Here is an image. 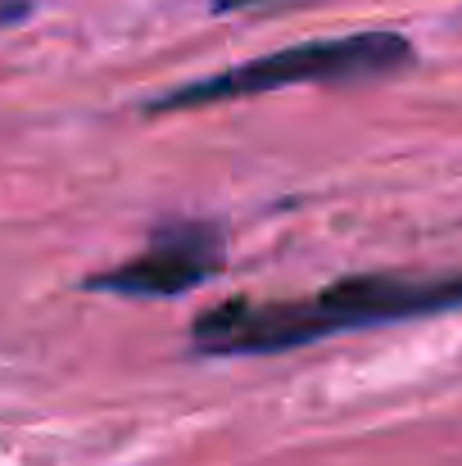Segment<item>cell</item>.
<instances>
[{
	"instance_id": "obj_1",
	"label": "cell",
	"mask_w": 462,
	"mask_h": 466,
	"mask_svg": "<svg viewBox=\"0 0 462 466\" xmlns=\"http://www.w3.org/2000/svg\"><path fill=\"white\" fill-rule=\"evenodd\" d=\"M454 309H462V272L458 277L367 272V277H344L304 299H222L195 317L190 344L195 353H213V358L282 353V349H304L326 335L440 317Z\"/></svg>"
},
{
	"instance_id": "obj_2",
	"label": "cell",
	"mask_w": 462,
	"mask_h": 466,
	"mask_svg": "<svg viewBox=\"0 0 462 466\" xmlns=\"http://www.w3.org/2000/svg\"><path fill=\"white\" fill-rule=\"evenodd\" d=\"M413 64V46L399 32H349V36H326V41H300L272 55H259L250 64H236L227 73L186 82L177 91H163L150 100V114H177V109H200V105H222V100H245V96H268L282 86H344V82H372L385 73H399Z\"/></svg>"
},
{
	"instance_id": "obj_4",
	"label": "cell",
	"mask_w": 462,
	"mask_h": 466,
	"mask_svg": "<svg viewBox=\"0 0 462 466\" xmlns=\"http://www.w3.org/2000/svg\"><path fill=\"white\" fill-rule=\"evenodd\" d=\"M27 14H32V0H0V27H9Z\"/></svg>"
},
{
	"instance_id": "obj_5",
	"label": "cell",
	"mask_w": 462,
	"mask_h": 466,
	"mask_svg": "<svg viewBox=\"0 0 462 466\" xmlns=\"http://www.w3.org/2000/svg\"><path fill=\"white\" fill-rule=\"evenodd\" d=\"M250 5H272V0H213L218 14H231V9H250Z\"/></svg>"
},
{
	"instance_id": "obj_3",
	"label": "cell",
	"mask_w": 462,
	"mask_h": 466,
	"mask_svg": "<svg viewBox=\"0 0 462 466\" xmlns=\"http://www.w3.org/2000/svg\"><path fill=\"white\" fill-rule=\"evenodd\" d=\"M227 258V240L222 227L213 222H172L159 227L146 245V254H137L123 268H109L100 277L87 281V290H105V295H123V299H172L186 295L195 286H204Z\"/></svg>"
}]
</instances>
